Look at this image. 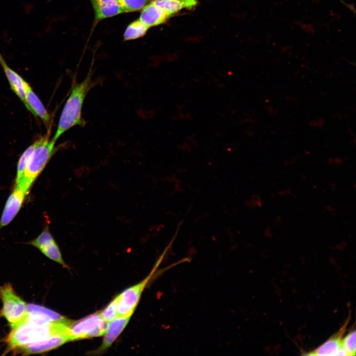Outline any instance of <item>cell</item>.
<instances>
[{"label": "cell", "instance_id": "cell-1", "mask_svg": "<svg viewBox=\"0 0 356 356\" xmlns=\"http://www.w3.org/2000/svg\"><path fill=\"white\" fill-rule=\"evenodd\" d=\"M89 71L85 79L80 83H75L71 93L61 112L56 132L52 139L56 141L65 132L75 126L83 127L86 124L82 117V110L85 98L89 91L97 83L92 80Z\"/></svg>", "mask_w": 356, "mask_h": 356}, {"label": "cell", "instance_id": "cell-2", "mask_svg": "<svg viewBox=\"0 0 356 356\" xmlns=\"http://www.w3.org/2000/svg\"><path fill=\"white\" fill-rule=\"evenodd\" d=\"M71 321L68 323L55 322L40 324L23 319L12 327L7 340L8 345L11 349L21 348L54 335H69V326Z\"/></svg>", "mask_w": 356, "mask_h": 356}, {"label": "cell", "instance_id": "cell-3", "mask_svg": "<svg viewBox=\"0 0 356 356\" xmlns=\"http://www.w3.org/2000/svg\"><path fill=\"white\" fill-rule=\"evenodd\" d=\"M50 133L37 139L36 146L31 154L23 176L17 182L28 190L35 179L44 170L53 154L55 152V141L49 140Z\"/></svg>", "mask_w": 356, "mask_h": 356}, {"label": "cell", "instance_id": "cell-4", "mask_svg": "<svg viewBox=\"0 0 356 356\" xmlns=\"http://www.w3.org/2000/svg\"><path fill=\"white\" fill-rule=\"evenodd\" d=\"M170 245L157 262L149 274L139 283L127 288L118 295L117 317L132 315L137 305L143 290L149 282L166 254Z\"/></svg>", "mask_w": 356, "mask_h": 356}, {"label": "cell", "instance_id": "cell-5", "mask_svg": "<svg viewBox=\"0 0 356 356\" xmlns=\"http://www.w3.org/2000/svg\"><path fill=\"white\" fill-rule=\"evenodd\" d=\"M107 325L100 312H96L77 321H71L69 326L70 341L101 336Z\"/></svg>", "mask_w": 356, "mask_h": 356}, {"label": "cell", "instance_id": "cell-6", "mask_svg": "<svg viewBox=\"0 0 356 356\" xmlns=\"http://www.w3.org/2000/svg\"><path fill=\"white\" fill-rule=\"evenodd\" d=\"M0 297L3 303L2 313L13 327L25 317L26 305L8 283L0 286Z\"/></svg>", "mask_w": 356, "mask_h": 356}, {"label": "cell", "instance_id": "cell-7", "mask_svg": "<svg viewBox=\"0 0 356 356\" xmlns=\"http://www.w3.org/2000/svg\"><path fill=\"white\" fill-rule=\"evenodd\" d=\"M29 244L38 248L45 256L51 260L65 267H68L62 259L58 245L47 227Z\"/></svg>", "mask_w": 356, "mask_h": 356}, {"label": "cell", "instance_id": "cell-8", "mask_svg": "<svg viewBox=\"0 0 356 356\" xmlns=\"http://www.w3.org/2000/svg\"><path fill=\"white\" fill-rule=\"evenodd\" d=\"M24 319L40 324L55 322L68 323L71 320L58 313L41 306L29 304L26 306Z\"/></svg>", "mask_w": 356, "mask_h": 356}, {"label": "cell", "instance_id": "cell-9", "mask_svg": "<svg viewBox=\"0 0 356 356\" xmlns=\"http://www.w3.org/2000/svg\"><path fill=\"white\" fill-rule=\"evenodd\" d=\"M29 191L19 184H15L5 203L0 220V230L8 224L19 211Z\"/></svg>", "mask_w": 356, "mask_h": 356}, {"label": "cell", "instance_id": "cell-10", "mask_svg": "<svg viewBox=\"0 0 356 356\" xmlns=\"http://www.w3.org/2000/svg\"><path fill=\"white\" fill-rule=\"evenodd\" d=\"M131 316L117 317L108 322L102 343L91 354L99 355L105 352L124 329Z\"/></svg>", "mask_w": 356, "mask_h": 356}, {"label": "cell", "instance_id": "cell-11", "mask_svg": "<svg viewBox=\"0 0 356 356\" xmlns=\"http://www.w3.org/2000/svg\"><path fill=\"white\" fill-rule=\"evenodd\" d=\"M69 341V336L67 334H56L21 348L23 352L28 354L41 353L56 348Z\"/></svg>", "mask_w": 356, "mask_h": 356}, {"label": "cell", "instance_id": "cell-12", "mask_svg": "<svg viewBox=\"0 0 356 356\" xmlns=\"http://www.w3.org/2000/svg\"><path fill=\"white\" fill-rule=\"evenodd\" d=\"M171 16L150 1L141 9L139 19L150 28L165 23Z\"/></svg>", "mask_w": 356, "mask_h": 356}, {"label": "cell", "instance_id": "cell-13", "mask_svg": "<svg viewBox=\"0 0 356 356\" xmlns=\"http://www.w3.org/2000/svg\"><path fill=\"white\" fill-rule=\"evenodd\" d=\"M345 329V326H344L337 334L311 352L308 355L346 356L342 346V336Z\"/></svg>", "mask_w": 356, "mask_h": 356}, {"label": "cell", "instance_id": "cell-14", "mask_svg": "<svg viewBox=\"0 0 356 356\" xmlns=\"http://www.w3.org/2000/svg\"><path fill=\"white\" fill-rule=\"evenodd\" d=\"M0 64L4 70L12 90L25 104L26 102V88L28 83L8 66L0 52Z\"/></svg>", "mask_w": 356, "mask_h": 356}, {"label": "cell", "instance_id": "cell-15", "mask_svg": "<svg viewBox=\"0 0 356 356\" xmlns=\"http://www.w3.org/2000/svg\"><path fill=\"white\" fill-rule=\"evenodd\" d=\"M24 104L29 111L35 116L39 117L46 126L49 124L50 115L28 84L26 88V102Z\"/></svg>", "mask_w": 356, "mask_h": 356}, {"label": "cell", "instance_id": "cell-16", "mask_svg": "<svg viewBox=\"0 0 356 356\" xmlns=\"http://www.w3.org/2000/svg\"><path fill=\"white\" fill-rule=\"evenodd\" d=\"M89 0L94 12L96 21H100L122 13L117 0Z\"/></svg>", "mask_w": 356, "mask_h": 356}, {"label": "cell", "instance_id": "cell-17", "mask_svg": "<svg viewBox=\"0 0 356 356\" xmlns=\"http://www.w3.org/2000/svg\"><path fill=\"white\" fill-rule=\"evenodd\" d=\"M152 2L171 15L184 8L191 9L197 4V0H153Z\"/></svg>", "mask_w": 356, "mask_h": 356}, {"label": "cell", "instance_id": "cell-18", "mask_svg": "<svg viewBox=\"0 0 356 356\" xmlns=\"http://www.w3.org/2000/svg\"><path fill=\"white\" fill-rule=\"evenodd\" d=\"M149 28L139 19L131 23L124 34V41L135 40L144 36Z\"/></svg>", "mask_w": 356, "mask_h": 356}, {"label": "cell", "instance_id": "cell-19", "mask_svg": "<svg viewBox=\"0 0 356 356\" xmlns=\"http://www.w3.org/2000/svg\"><path fill=\"white\" fill-rule=\"evenodd\" d=\"M122 12H132L141 10L149 2V0H117Z\"/></svg>", "mask_w": 356, "mask_h": 356}, {"label": "cell", "instance_id": "cell-20", "mask_svg": "<svg viewBox=\"0 0 356 356\" xmlns=\"http://www.w3.org/2000/svg\"><path fill=\"white\" fill-rule=\"evenodd\" d=\"M36 146L35 142L29 146L20 156L17 164V173L15 183L18 182L22 178L26 167L29 158Z\"/></svg>", "mask_w": 356, "mask_h": 356}, {"label": "cell", "instance_id": "cell-21", "mask_svg": "<svg viewBox=\"0 0 356 356\" xmlns=\"http://www.w3.org/2000/svg\"><path fill=\"white\" fill-rule=\"evenodd\" d=\"M356 333L355 330L352 331L342 339V348L346 356L356 355Z\"/></svg>", "mask_w": 356, "mask_h": 356}, {"label": "cell", "instance_id": "cell-22", "mask_svg": "<svg viewBox=\"0 0 356 356\" xmlns=\"http://www.w3.org/2000/svg\"><path fill=\"white\" fill-rule=\"evenodd\" d=\"M117 304L118 296L100 312L102 318L106 322L108 323L117 317Z\"/></svg>", "mask_w": 356, "mask_h": 356}]
</instances>
